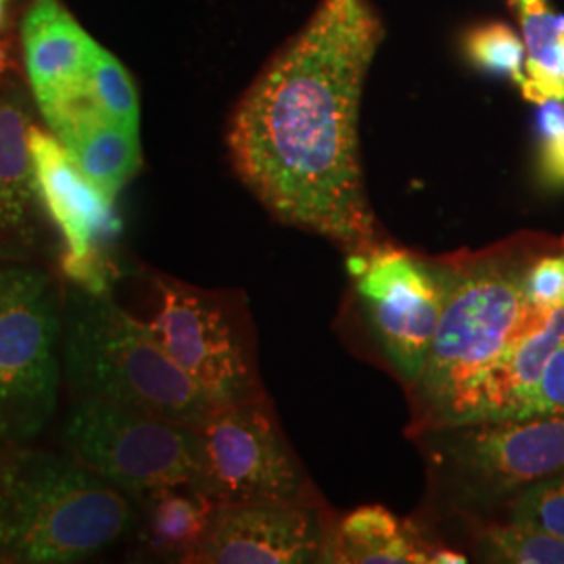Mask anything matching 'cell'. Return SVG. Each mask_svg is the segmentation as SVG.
<instances>
[{"instance_id": "cell-15", "label": "cell", "mask_w": 564, "mask_h": 564, "mask_svg": "<svg viewBox=\"0 0 564 564\" xmlns=\"http://www.w3.org/2000/svg\"><path fill=\"white\" fill-rule=\"evenodd\" d=\"M23 59L39 109L88 84L99 44L57 0H36L21 25Z\"/></svg>"}, {"instance_id": "cell-1", "label": "cell", "mask_w": 564, "mask_h": 564, "mask_svg": "<svg viewBox=\"0 0 564 564\" xmlns=\"http://www.w3.org/2000/svg\"><path fill=\"white\" fill-rule=\"evenodd\" d=\"M383 36L372 2L321 0L242 95L226 134L237 176L276 220L354 253L375 239L358 121Z\"/></svg>"}, {"instance_id": "cell-20", "label": "cell", "mask_w": 564, "mask_h": 564, "mask_svg": "<svg viewBox=\"0 0 564 564\" xmlns=\"http://www.w3.org/2000/svg\"><path fill=\"white\" fill-rule=\"evenodd\" d=\"M479 552L487 563L564 564L563 538L523 524L489 529Z\"/></svg>"}, {"instance_id": "cell-19", "label": "cell", "mask_w": 564, "mask_h": 564, "mask_svg": "<svg viewBox=\"0 0 564 564\" xmlns=\"http://www.w3.org/2000/svg\"><path fill=\"white\" fill-rule=\"evenodd\" d=\"M524 42L521 93L531 102L564 99V18L554 15L545 0L517 2Z\"/></svg>"}, {"instance_id": "cell-14", "label": "cell", "mask_w": 564, "mask_h": 564, "mask_svg": "<svg viewBox=\"0 0 564 564\" xmlns=\"http://www.w3.org/2000/svg\"><path fill=\"white\" fill-rule=\"evenodd\" d=\"M32 126L20 90H0V262L34 263L48 242V214L30 151Z\"/></svg>"}, {"instance_id": "cell-21", "label": "cell", "mask_w": 564, "mask_h": 564, "mask_svg": "<svg viewBox=\"0 0 564 564\" xmlns=\"http://www.w3.org/2000/svg\"><path fill=\"white\" fill-rule=\"evenodd\" d=\"M90 93L107 120L139 130L141 105L137 86L120 61L102 46L97 48L90 67Z\"/></svg>"}, {"instance_id": "cell-7", "label": "cell", "mask_w": 564, "mask_h": 564, "mask_svg": "<svg viewBox=\"0 0 564 564\" xmlns=\"http://www.w3.org/2000/svg\"><path fill=\"white\" fill-rule=\"evenodd\" d=\"M445 475L466 500L491 505L564 473V414L433 429Z\"/></svg>"}, {"instance_id": "cell-8", "label": "cell", "mask_w": 564, "mask_h": 564, "mask_svg": "<svg viewBox=\"0 0 564 564\" xmlns=\"http://www.w3.org/2000/svg\"><path fill=\"white\" fill-rule=\"evenodd\" d=\"M199 435L197 494L216 506L303 505L305 475L262 398L224 403Z\"/></svg>"}, {"instance_id": "cell-3", "label": "cell", "mask_w": 564, "mask_h": 564, "mask_svg": "<svg viewBox=\"0 0 564 564\" xmlns=\"http://www.w3.org/2000/svg\"><path fill=\"white\" fill-rule=\"evenodd\" d=\"M61 370L74 398L202 429L224 405L174 362L151 326L111 297L72 284L61 302Z\"/></svg>"}, {"instance_id": "cell-6", "label": "cell", "mask_w": 564, "mask_h": 564, "mask_svg": "<svg viewBox=\"0 0 564 564\" xmlns=\"http://www.w3.org/2000/svg\"><path fill=\"white\" fill-rule=\"evenodd\" d=\"M61 445L137 505L167 489L197 491L202 477L199 429L99 400L76 398L61 426Z\"/></svg>"}, {"instance_id": "cell-18", "label": "cell", "mask_w": 564, "mask_h": 564, "mask_svg": "<svg viewBox=\"0 0 564 564\" xmlns=\"http://www.w3.org/2000/svg\"><path fill=\"white\" fill-rule=\"evenodd\" d=\"M142 542L162 556L188 563L202 544L216 505L193 489H167L142 502Z\"/></svg>"}, {"instance_id": "cell-16", "label": "cell", "mask_w": 564, "mask_h": 564, "mask_svg": "<svg viewBox=\"0 0 564 564\" xmlns=\"http://www.w3.org/2000/svg\"><path fill=\"white\" fill-rule=\"evenodd\" d=\"M433 552L410 524L395 519L383 506H364L345 517L335 533L326 535L321 563H431Z\"/></svg>"}, {"instance_id": "cell-10", "label": "cell", "mask_w": 564, "mask_h": 564, "mask_svg": "<svg viewBox=\"0 0 564 564\" xmlns=\"http://www.w3.org/2000/svg\"><path fill=\"white\" fill-rule=\"evenodd\" d=\"M30 151L44 209L63 241L65 279L93 293L111 291V247L121 232L116 199L82 172L53 132L36 123L30 130Z\"/></svg>"}, {"instance_id": "cell-28", "label": "cell", "mask_w": 564, "mask_h": 564, "mask_svg": "<svg viewBox=\"0 0 564 564\" xmlns=\"http://www.w3.org/2000/svg\"><path fill=\"white\" fill-rule=\"evenodd\" d=\"M433 564H464L466 563V556L458 554V552H452V550H435L433 552Z\"/></svg>"}, {"instance_id": "cell-22", "label": "cell", "mask_w": 564, "mask_h": 564, "mask_svg": "<svg viewBox=\"0 0 564 564\" xmlns=\"http://www.w3.org/2000/svg\"><path fill=\"white\" fill-rule=\"evenodd\" d=\"M466 55L484 72L496 76H508L514 84L524 80V42L517 32L500 23H481L473 28L464 41Z\"/></svg>"}, {"instance_id": "cell-11", "label": "cell", "mask_w": 564, "mask_h": 564, "mask_svg": "<svg viewBox=\"0 0 564 564\" xmlns=\"http://www.w3.org/2000/svg\"><path fill=\"white\" fill-rule=\"evenodd\" d=\"M160 307L149 324L163 349L218 402L258 400L256 372L226 305L181 281L155 276Z\"/></svg>"}, {"instance_id": "cell-26", "label": "cell", "mask_w": 564, "mask_h": 564, "mask_svg": "<svg viewBox=\"0 0 564 564\" xmlns=\"http://www.w3.org/2000/svg\"><path fill=\"white\" fill-rule=\"evenodd\" d=\"M544 412L564 414V337L552 351V356L547 358L544 375L538 387L535 414H544Z\"/></svg>"}, {"instance_id": "cell-29", "label": "cell", "mask_w": 564, "mask_h": 564, "mask_svg": "<svg viewBox=\"0 0 564 564\" xmlns=\"http://www.w3.org/2000/svg\"><path fill=\"white\" fill-rule=\"evenodd\" d=\"M7 15H9V0H0V30L7 23Z\"/></svg>"}, {"instance_id": "cell-24", "label": "cell", "mask_w": 564, "mask_h": 564, "mask_svg": "<svg viewBox=\"0 0 564 564\" xmlns=\"http://www.w3.org/2000/svg\"><path fill=\"white\" fill-rule=\"evenodd\" d=\"M538 137L540 178L550 188H564V99L540 102Z\"/></svg>"}, {"instance_id": "cell-2", "label": "cell", "mask_w": 564, "mask_h": 564, "mask_svg": "<svg viewBox=\"0 0 564 564\" xmlns=\"http://www.w3.org/2000/svg\"><path fill=\"white\" fill-rule=\"evenodd\" d=\"M139 519L128 494L67 452L0 447V564L82 563L120 542Z\"/></svg>"}, {"instance_id": "cell-25", "label": "cell", "mask_w": 564, "mask_h": 564, "mask_svg": "<svg viewBox=\"0 0 564 564\" xmlns=\"http://www.w3.org/2000/svg\"><path fill=\"white\" fill-rule=\"evenodd\" d=\"M527 303L544 314L564 307V253H547L527 263L523 272Z\"/></svg>"}, {"instance_id": "cell-12", "label": "cell", "mask_w": 564, "mask_h": 564, "mask_svg": "<svg viewBox=\"0 0 564 564\" xmlns=\"http://www.w3.org/2000/svg\"><path fill=\"white\" fill-rule=\"evenodd\" d=\"M326 531L303 505L216 506L188 563H321Z\"/></svg>"}, {"instance_id": "cell-4", "label": "cell", "mask_w": 564, "mask_h": 564, "mask_svg": "<svg viewBox=\"0 0 564 564\" xmlns=\"http://www.w3.org/2000/svg\"><path fill=\"white\" fill-rule=\"evenodd\" d=\"M527 263L487 258L447 268V300L423 375L412 384L426 423L440 408L475 383L544 312L523 295Z\"/></svg>"}, {"instance_id": "cell-23", "label": "cell", "mask_w": 564, "mask_h": 564, "mask_svg": "<svg viewBox=\"0 0 564 564\" xmlns=\"http://www.w3.org/2000/svg\"><path fill=\"white\" fill-rule=\"evenodd\" d=\"M510 523L540 529L564 540V473L521 491L512 502Z\"/></svg>"}, {"instance_id": "cell-17", "label": "cell", "mask_w": 564, "mask_h": 564, "mask_svg": "<svg viewBox=\"0 0 564 564\" xmlns=\"http://www.w3.org/2000/svg\"><path fill=\"white\" fill-rule=\"evenodd\" d=\"M69 151L82 172L118 199L121 188L141 167L139 130L126 128L105 116L72 121L53 132Z\"/></svg>"}, {"instance_id": "cell-27", "label": "cell", "mask_w": 564, "mask_h": 564, "mask_svg": "<svg viewBox=\"0 0 564 564\" xmlns=\"http://www.w3.org/2000/svg\"><path fill=\"white\" fill-rule=\"evenodd\" d=\"M13 46L9 39H0V88H2V82L9 76V72L13 69Z\"/></svg>"}, {"instance_id": "cell-13", "label": "cell", "mask_w": 564, "mask_h": 564, "mask_svg": "<svg viewBox=\"0 0 564 564\" xmlns=\"http://www.w3.org/2000/svg\"><path fill=\"white\" fill-rule=\"evenodd\" d=\"M564 337V307L531 324L484 375L440 408L424 429L521 419L535 414V398L545 362Z\"/></svg>"}, {"instance_id": "cell-9", "label": "cell", "mask_w": 564, "mask_h": 564, "mask_svg": "<svg viewBox=\"0 0 564 564\" xmlns=\"http://www.w3.org/2000/svg\"><path fill=\"white\" fill-rule=\"evenodd\" d=\"M349 268L384 356L408 383H416L444 314L447 268L393 247L354 253Z\"/></svg>"}, {"instance_id": "cell-5", "label": "cell", "mask_w": 564, "mask_h": 564, "mask_svg": "<svg viewBox=\"0 0 564 564\" xmlns=\"http://www.w3.org/2000/svg\"><path fill=\"white\" fill-rule=\"evenodd\" d=\"M61 302L48 270L0 262V447L32 444L59 402Z\"/></svg>"}]
</instances>
